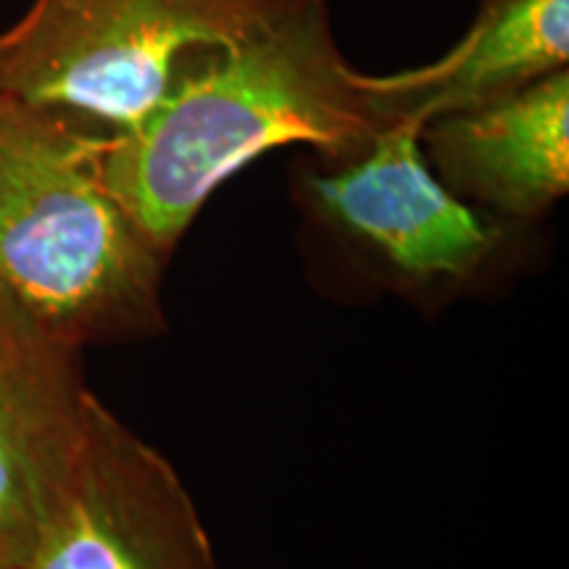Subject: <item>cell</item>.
Listing matches in <instances>:
<instances>
[{
	"label": "cell",
	"instance_id": "2",
	"mask_svg": "<svg viewBox=\"0 0 569 569\" xmlns=\"http://www.w3.org/2000/svg\"><path fill=\"white\" fill-rule=\"evenodd\" d=\"M103 138L0 92V290L80 353L163 327V256L101 177Z\"/></svg>",
	"mask_w": 569,
	"mask_h": 569
},
{
	"label": "cell",
	"instance_id": "9",
	"mask_svg": "<svg viewBox=\"0 0 569 569\" xmlns=\"http://www.w3.org/2000/svg\"><path fill=\"white\" fill-rule=\"evenodd\" d=\"M0 369L38 380L80 377L77 351L56 346L21 315V309L0 290Z\"/></svg>",
	"mask_w": 569,
	"mask_h": 569
},
{
	"label": "cell",
	"instance_id": "8",
	"mask_svg": "<svg viewBox=\"0 0 569 569\" xmlns=\"http://www.w3.org/2000/svg\"><path fill=\"white\" fill-rule=\"evenodd\" d=\"M74 380L0 369V569H19L74 448L84 398Z\"/></svg>",
	"mask_w": 569,
	"mask_h": 569
},
{
	"label": "cell",
	"instance_id": "4",
	"mask_svg": "<svg viewBox=\"0 0 569 569\" xmlns=\"http://www.w3.org/2000/svg\"><path fill=\"white\" fill-rule=\"evenodd\" d=\"M19 569H219L174 467L88 393Z\"/></svg>",
	"mask_w": 569,
	"mask_h": 569
},
{
	"label": "cell",
	"instance_id": "5",
	"mask_svg": "<svg viewBox=\"0 0 569 569\" xmlns=\"http://www.w3.org/2000/svg\"><path fill=\"white\" fill-rule=\"evenodd\" d=\"M422 130L415 117L393 119L346 169L315 177L311 190L332 219L403 272L465 277L493 251L498 230L432 174Z\"/></svg>",
	"mask_w": 569,
	"mask_h": 569
},
{
	"label": "cell",
	"instance_id": "7",
	"mask_svg": "<svg viewBox=\"0 0 569 569\" xmlns=\"http://www.w3.org/2000/svg\"><path fill=\"white\" fill-rule=\"evenodd\" d=\"M569 63V0H488L465 38L438 61L396 74H367L390 119L425 127L528 88Z\"/></svg>",
	"mask_w": 569,
	"mask_h": 569
},
{
	"label": "cell",
	"instance_id": "6",
	"mask_svg": "<svg viewBox=\"0 0 569 569\" xmlns=\"http://www.w3.org/2000/svg\"><path fill=\"white\" fill-rule=\"evenodd\" d=\"M422 146L459 198L536 219L569 190V71L432 119Z\"/></svg>",
	"mask_w": 569,
	"mask_h": 569
},
{
	"label": "cell",
	"instance_id": "1",
	"mask_svg": "<svg viewBox=\"0 0 569 569\" xmlns=\"http://www.w3.org/2000/svg\"><path fill=\"white\" fill-rule=\"evenodd\" d=\"M390 122L365 71L340 53L327 0H296L188 71L134 130L103 138L101 177L169 259L206 201L253 159L284 146L356 159Z\"/></svg>",
	"mask_w": 569,
	"mask_h": 569
},
{
	"label": "cell",
	"instance_id": "3",
	"mask_svg": "<svg viewBox=\"0 0 569 569\" xmlns=\"http://www.w3.org/2000/svg\"><path fill=\"white\" fill-rule=\"evenodd\" d=\"M296 0H32L0 32V92L96 138H117L211 53Z\"/></svg>",
	"mask_w": 569,
	"mask_h": 569
}]
</instances>
